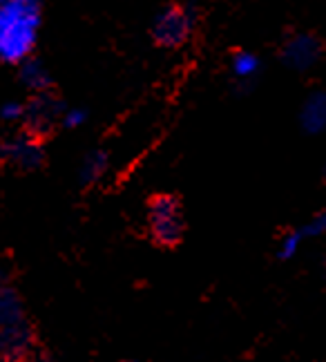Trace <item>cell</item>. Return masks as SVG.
I'll list each match as a JSON object with an SVG mask.
<instances>
[{
	"label": "cell",
	"instance_id": "8",
	"mask_svg": "<svg viewBox=\"0 0 326 362\" xmlns=\"http://www.w3.org/2000/svg\"><path fill=\"white\" fill-rule=\"evenodd\" d=\"M110 170V155L105 150H92L78 165V181L83 186H96Z\"/></svg>",
	"mask_w": 326,
	"mask_h": 362
},
{
	"label": "cell",
	"instance_id": "5",
	"mask_svg": "<svg viewBox=\"0 0 326 362\" xmlns=\"http://www.w3.org/2000/svg\"><path fill=\"white\" fill-rule=\"evenodd\" d=\"M65 105L54 99L52 92L50 94H40V96H32L30 101L25 103V125L32 130L34 136H38L40 132H45L52 125H56L61 121Z\"/></svg>",
	"mask_w": 326,
	"mask_h": 362
},
{
	"label": "cell",
	"instance_id": "9",
	"mask_svg": "<svg viewBox=\"0 0 326 362\" xmlns=\"http://www.w3.org/2000/svg\"><path fill=\"white\" fill-rule=\"evenodd\" d=\"M88 121H90L88 110L74 105V107H65V110H63L59 125H61V128H65V130H78V128H83V125L88 123Z\"/></svg>",
	"mask_w": 326,
	"mask_h": 362
},
{
	"label": "cell",
	"instance_id": "6",
	"mask_svg": "<svg viewBox=\"0 0 326 362\" xmlns=\"http://www.w3.org/2000/svg\"><path fill=\"white\" fill-rule=\"evenodd\" d=\"M18 78L23 83V88L32 96L50 94L54 88V78H52V72L47 69V65L34 57L18 65Z\"/></svg>",
	"mask_w": 326,
	"mask_h": 362
},
{
	"label": "cell",
	"instance_id": "7",
	"mask_svg": "<svg viewBox=\"0 0 326 362\" xmlns=\"http://www.w3.org/2000/svg\"><path fill=\"white\" fill-rule=\"evenodd\" d=\"M30 329L25 325L18 327H9V329H0V358L3 360H18L27 346H30Z\"/></svg>",
	"mask_w": 326,
	"mask_h": 362
},
{
	"label": "cell",
	"instance_id": "1",
	"mask_svg": "<svg viewBox=\"0 0 326 362\" xmlns=\"http://www.w3.org/2000/svg\"><path fill=\"white\" fill-rule=\"evenodd\" d=\"M42 30L38 0H0V61L21 65L34 57Z\"/></svg>",
	"mask_w": 326,
	"mask_h": 362
},
{
	"label": "cell",
	"instance_id": "10",
	"mask_svg": "<svg viewBox=\"0 0 326 362\" xmlns=\"http://www.w3.org/2000/svg\"><path fill=\"white\" fill-rule=\"evenodd\" d=\"M0 121L9 123V125H16L25 121V103L16 101V99H9L0 103Z\"/></svg>",
	"mask_w": 326,
	"mask_h": 362
},
{
	"label": "cell",
	"instance_id": "3",
	"mask_svg": "<svg viewBox=\"0 0 326 362\" xmlns=\"http://www.w3.org/2000/svg\"><path fill=\"white\" fill-rule=\"evenodd\" d=\"M194 32V11L186 5H165L152 21L150 34L159 47L179 49L190 40Z\"/></svg>",
	"mask_w": 326,
	"mask_h": 362
},
{
	"label": "cell",
	"instance_id": "2",
	"mask_svg": "<svg viewBox=\"0 0 326 362\" xmlns=\"http://www.w3.org/2000/svg\"><path fill=\"white\" fill-rule=\"evenodd\" d=\"M148 230L154 244L161 248H177L186 235L183 204L173 192H159L148 199Z\"/></svg>",
	"mask_w": 326,
	"mask_h": 362
},
{
	"label": "cell",
	"instance_id": "12",
	"mask_svg": "<svg viewBox=\"0 0 326 362\" xmlns=\"http://www.w3.org/2000/svg\"><path fill=\"white\" fill-rule=\"evenodd\" d=\"M117 362H134V360H127V358H125V360H117Z\"/></svg>",
	"mask_w": 326,
	"mask_h": 362
},
{
	"label": "cell",
	"instance_id": "11",
	"mask_svg": "<svg viewBox=\"0 0 326 362\" xmlns=\"http://www.w3.org/2000/svg\"><path fill=\"white\" fill-rule=\"evenodd\" d=\"M255 69H257V59L252 57V54L248 52H237L235 57H233V72L237 76H252L255 74Z\"/></svg>",
	"mask_w": 326,
	"mask_h": 362
},
{
	"label": "cell",
	"instance_id": "4",
	"mask_svg": "<svg viewBox=\"0 0 326 362\" xmlns=\"http://www.w3.org/2000/svg\"><path fill=\"white\" fill-rule=\"evenodd\" d=\"M0 161L16 170L32 173L45 161V150L34 134H13L0 141Z\"/></svg>",
	"mask_w": 326,
	"mask_h": 362
},
{
	"label": "cell",
	"instance_id": "13",
	"mask_svg": "<svg viewBox=\"0 0 326 362\" xmlns=\"http://www.w3.org/2000/svg\"><path fill=\"white\" fill-rule=\"evenodd\" d=\"M324 184H326V170H324Z\"/></svg>",
	"mask_w": 326,
	"mask_h": 362
}]
</instances>
